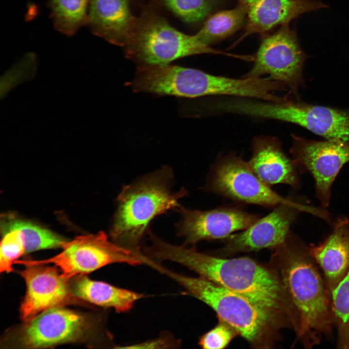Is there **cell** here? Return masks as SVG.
<instances>
[{
  "mask_svg": "<svg viewBox=\"0 0 349 349\" xmlns=\"http://www.w3.org/2000/svg\"><path fill=\"white\" fill-rule=\"evenodd\" d=\"M203 189L240 204L275 207L298 203L273 190L256 175L248 162L233 153L218 156Z\"/></svg>",
  "mask_w": 349,
  "mask_h": 349,
  "instance_id": "ba28073f",
  "label": "cell"
},
{
  "mask_svg": "<svg viewBox=\"0 0 349 349\" xmlns=\"http://www.w3.org/2000/svg\"><path fill=\"white\" fill-rule=\"evenodd\" d=\"M289 152L300 173H309L314 182L315 195L321 206L330 204L331 188L340 171L349 162V143L337 140H308L291 134Z\"/></svg>",
  "mask_w": 349,
  "mask_h": 349,
  "instance_id": "8fae6325",
  "label": "cell"
},
{
  "mask_svg": "<svg viewBox=\"0 0 349 349\" xmlns=\"http://www.w3.org/2000/svg\"><path fill=\"white\" fill-rule=\"evenodd\" d=\"M231 110L234 113L296 124L327 140L349 143V112L306 103L289 94L279 101L237 98Z\"/></svg>",
  "mask_w": 349,
  "mask_h": 349,
  "instance_id": "5b68a950",
  "label": "cell"
},
{
  "mask_svg": "<svg viewBox=\"0 0 349 349\" xmlns=\"http://www.w3.org/2000/svg\"><path fill=\"white\" fill-rule=\"evenodd\" d=\"M218 319V324L199 338L198 344L202 348L225 349L238 334L237 331L229 324L222 319Z\"/></svg>",
  "mask_w": 349,
  "mask_h": 349,
  "instance_id": "484cf974",
  "label": "cell"
},
{
  "mask_svg": "<svg viewBox=\"0 0 349 349\" xmlns=\"http://www.w3.org/2000/svg\"><path fill=\"white\" fill-rule=\"evenodd\" d=\"M308 249L332 292L349 270V219L338 218L325 239Z\"/></svg>",
  "mask_w": 349,
  "mask_h": 349,
  "instance_id": "e0dca14e",
  "label": "cell"
},
{
  "mask_svg": "<svg viewBox=\"0 0 349 349\" xmlns=\"http://www.w3.org/2000/svg\"><path fill=\"white\" fill-rule=\"evenodd\" d=\"M158 271L181 286L190 296L211 308L218 319L233 327L252 347L270 348L283 325L246 298L210 280L190 277L161 265Z\"/></svg>",
  "mask_w": 349,
  "mask_h": 349,
  "instance_id": "277c9868",
  "label": "cell"
},
{
  "mask_svg": "<svg viewBox=\"0 0 349 349\" xmlns=\"http://www.w3.org/2000/svg\"><path fill=\"white\" fill-rule=\"evenodd\" d=\"M50 4L54 27L66 35L87 22L89 0H51Z\"/></svg>",
  "mask_w": 349,
  "mask_h": 349,
  "instance_id": "7402d4cb",
  "label": "cell"
},
{
  "mask_svg": "<svg viewBox=\"0 0 349 349\" xmlns=\"http://www.w3.org/2000/svg\"><path fill=\"white\" fill-rule=\"evenodd\" d=\"M94 322L84 314L54 307L27 321L16 336V345L44 348L80 341L90 333Z\"/></svg>",
  "mask_w": 349,
  "mask_h": 349,
  "instance_id": "7c38bea8",
  "label": "cell"
},
{
  "mask_svg": "<svg viewBox=\"0 0 349 349\" xmlns=\"http://www.w3.org/2000/svg\"><path fill=\"white\" fill-rule=\"evenodd\" d=\"M272 266L278 273L297 312V338L306 349L332 339L334 328L331 291L308 246L291 231L273 249Z\"/></svg>",
  "mask_w": 349,
  "mask_h": 349,
  "instance_id": "7a4b0ae2",
  "label": "cell"
},
{
  "mask_svg": "<svg viewBox=\"0 0 349 349\" xmlns=\"http://www.w3.org/2000/svg\"><path fill=\"white\" fill-rule=\"evenodd\" d=\"M137 19L127 0H89L87 23L94 34L110 43L127 46Z\"/></svg>",
  "mask_w": 349,
  "mask_h": 349,
  "instance_id": "ac0fdd59",
  "label": "cell"
},
{
  "mask_svg": "<svg viewBox=\"0 0 349 349\" xmlns=\"http://www.w3.org/2000/svg\"><path fill=\"white\" fill-rule=\"evenodd\" d=\"M173 173L169 167L144 176L125 186L117 199V208L111 230L112 241L124 247L140 250V243L151 221L181 205L179 200L187 194L182 188L171 190Z\"/></svg>",
  "mask_w": 349,
  "mask_h": 349,
  "instance_id": "3957f363",
  "label": "cell"
},
{
  "mask_svg": "<svg viewBox=\"0 0 349 349\" xmlns=\"http://www.w3.org/2000/svg\"><path fill=\"white\" fill-rule=\"evenodd\" d=\"M70 287L75 298L96 305L113 308L118 313L131 310L144 294L101 281L92 280L84 275L76 277Z\"/></svg>",
  "mask_w": 349,
  "mask_h": 349,
  "instance_id": "d6986e66",
  "label": "cell"
},
{
  "mask_svg": "<svg viewBox=\"0 0 349 349\" xmlns=\"http://www.w3.org/2000/svg\"><path fill=\"white\" fill-rule=\"evenodd\" d=\"M9 228L17 229L21 232L25 242V253L62 247L66 241L50 230L20 219L11 213L4 214L1 218L0 229Z\"/></svg>",
  "mask_w": 349,
  "mask_h": 349,
  "instance_id": "44dd1931",
  "label": "cell"
},
{
  "mask_svg": "<svg viewBox=\"0 0 349 349\" xmlns=\"http://www.w3.org/2000/svg\"><path fill=\"white\" fill-rule=\"evenodd\" d=\"M158 261L180 264L223 287L246 298L280 321L296 329L297 312L281 278L272 266L248 257L226 258L205 254L194 246H177L154 238L149 249Z\"/></svg>",
  "mask_w": 349,
  "mask_h": 349,
  "instance_id": "6da1fadb",
  "label": "cell"
},
{
  "mask_svg": "<svg viewBox=\"0 0 349 349\" xmlns=\"http://www.w3.org/2000/svg\"><path fill=\"white\" fill-rule=\"evenodd\" d=\"M62 248L61 253L47 259L16 260L14 263L23 265L53 263L60 268L63 276L70 279L110 264L147 265L149 260V257L140 250L128 249L110 241L102 231L65 241Z\"/></svg>",
  "mask_w": 349,
  "mask_h": 349,
  "instance_id": "52a82bcc",
  "label": "cell"
},
{
  "mask_svg": "<svg viewBox=\"0 0 349 349\" xmlns=\"http://www.w3.org/2000/svg\"><path fill=\"white\" fill-rule=\"evenodd\" d=\"M3 238L0 247V271H13L15 260L25 252V242L21 232L17 229H1Z\"/></svg>",
  "mask_w": 349,
  "mask_h": 349,
  "instance_id": "d4e9b609",
  "label": "cell"
},
{
  "mask_svg": "<svg viewBox=\"0 0 349 349\" xmlns=\"http://www.w3.org/2000/svg\"><path fill=\"white\" fill-rule=\"evenodd\" d=\"M19 273L25 281L27 290L20 308L22 319L29 321L41 313L74 302L67 279L55 267L42 264L24 265Z\"/></svg>",
  "mask_w": 349,
  "mask_h": 349,
  "instance_id": "5bb4252c",
  "label": "cell"
},
{
  "mask_svg": "<svg viewBox=\"0 0 349 349\" xmlns=\"http://www.w3.org/2000/svg\"><path fill=\"white\" fill-rule=\"evenodd\" d=\"M185 21L194 23L206 18L220 0H160Z\"/></svg>",
  "mask_w": 349,
  "mask_h": 349,
  "instance_id": "cb8c5ba5",
  "label": "cell"
},
{
  "mask_svg": "<svg viewBox=\"0 0 349 349\" xmlns=\"http://www.w3.org/2000/svg\"><path fill=\"white\" fill-rule=\"evenodd\" d=\"M246 12L244 31L234 46L255 33H265L279 25L288 24L302 14L326 7L315 0H238Z\"/></svg>",
  "mask_w": 349,
  "mask_h": 349,
  "instance_id": "9a60e30c",
  "label": "cell"
},
{
  "mask_svg": "<svg viewBox=\"0 0 349 349\" xmlns=\"http://www.w3.org/2000/svg\"><path fill=\"white\" fill-rule=\"evenodd\" d=\"M264 35L254 58L252 68L243 78L270 79L284 84L288 94L298 96L303 82L302 68L306 55L301 50L296 32L288 24Z\"/></svg>",
  "mask_w": 349,
  "mask_h": 349,
  "instance_id": "9c48e42d",
  "label": "cell"
},
{
  "mask_svg": "<svg viewBox=\"0 0 349 349\" xmlns=\"http://www.w3.org/2000/svg\"><path fill=\"white\" fill-rule=\"evenodd\" d=\"M252 156L247 161L256 175L271 187L283 184L295 190L301 187L298 170L293 160L283 151L280 141L276 137L260 135L251 143Z\"/></svg>",
  "mask_w": 349,
  "mask_h": 349,
  "instance_id": "2e32d148",
  "label": "cell"
},
{
  "mask_svg": "<svg viewBox=\"0 0 349 349\" xmlns=\"http://www.w3.org/2000/svg\"><path fill=\"white\" fill-rule=\"evenodd\" d=\"M179 341L176 340L171 334H164L161 337L148 340L145 342L130 345L127 347H123L120 348H152V349H165L173 348L179 345Z\"/></svg>",
  "mask_w": 349,
  "mask_h": 349,
  "instance_id": "4316f807",
  "label": "cell"
},
{
  "mask_svg": "<svg viewBox=\"0 0 349 349\" xmlns=\"http://www.w3.org/2000/svg\"><path fill=\"white\" fill-rule=\"evenodd\" d=\"M177 211L181 216L175 225L177 236L184 239V245L192 246L203 240L225 239L259 218L258 215L247 212L237 205L204 211L181 206Z\"/></svg>",
  "mask_w": 349,
  "mask_h": 349,
  "instance_id": "4fadbf2b",
  "label": "cell"
},
{
  "mask_svg": "<svg viewBox=\"0 0 349 349\" xmlns=\"http://www.w3.org/2000/svg\"><path fill=\"white\" fill-rule=\"evenodd\" d=\"M336 346L349 349V270L332 292Z\"/></svg>",
  "mask_w": 349,
  "mask_h": 349,
  "instance_id": "603a6c76",
  "label": "cell"
},
{
  "mask_svg": "<svg viewBox=\"0 0 349 349\" xmlns=\"http://www.w3.org/2000/svg\"><path fill=\"white\" fill-rule=\"evenodd\" d=\"M301 212L310 214L327 222L331 219L330 213L323 207L300 202L281 204L240 233L233 234L225 239L224 246L216 253L227 256L266 248L273 249L284 242L291 225Z\"/></svg>",
  "mask_w": 349,
  "mask_h": 349,
  "instance_id": "30bf717a",
  "label": "cell"
},
{
  "mask_svg": "<svg viewBox=\"0 0 349 349\" xmlns=\"http://www.w3.org/2000/svg\"><path fill=\"white\" fill-rule=\"evenodd\" d=\"M127 54L139 66L163 65L176 59L201 54L239 55L218 50L202 43L195 34H185L171 26L161 16L146 12L137 19Z\"/></svg>",
  "mask_w": 349,
  "mask_h": 349,
  "instance_id": "8992f818",
  "label": "cell"
},
{
  "mask_svg": "<svg viewBox=\"0 0 349 349\" xmlns=\"http://www.w3.org/2000/svg\"><path fill=\"white\" fill-rule=\"evenodd\" d=\"M246 12L238 3L233 9L210 14L195 34L202 43L209 46L234 34L245 25Z\"/></svg>",
  "mask_w": 349,
  "mask_h": 349,
  "instance_id": "ffe728a7",
  "label": "cell"
}]
</instances>
